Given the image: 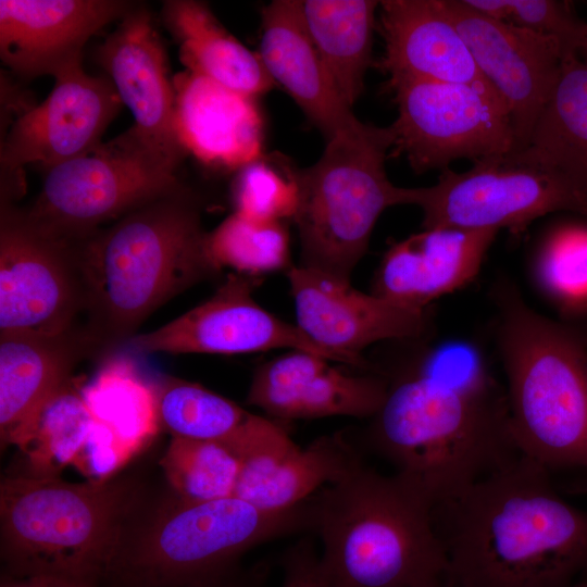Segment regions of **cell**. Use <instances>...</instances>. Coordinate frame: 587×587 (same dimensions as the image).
Returning a JSON list of instances; mask_svg holds the SVG:
<instances>
[{
	"instance_id": "obj_1",
	"label": "cell",
	"mask_w": 587,
	"mask_h": 587,
	"mask_svg": "<svg viewBox=\"0 0 587 587\" xmlns=\"http://www.w3.org/2000/svg\"><path fill=\"white\" fill-rule=\"evenodd\" d=\"M384 376L387 395L371 417L364 447L420 482L435 503L522 454L505 388L470 348H441Z\"/></svg>"
},
{
	"instance_id": "obj_2",
	"label": "cell",
	"mask_w": 587,
	"mask_h": 587,
	"mask_svg": "<svg viewBox=\"0 0 587 587\" xmlns=\"http://www.w3.org/2000/svg\"><path fill=\"white\" fill-rule=\"evenodd\" d=\"M433 521L453 587H573L587 582V511L520 454L437 501Z\"/></svg>"
},
{
	"instance_id": "obj_3",
	"label": "cell",
	"mask_w": 587,
	"mask_h": 587,
	"mask_svg": "<svg viewBox=\"0 0 587 587\" xmlns=\"http://www.w3.org/2000/svg\"><path fill=\"white\" fill-rule=\"evenodd\" d=\"M200 211L182 188L77 243L89 326L98 347L127 341L159 307L220 270Z\"/></svg>"
},
{
	"instance_id": "obj_4",
	"label": "cell",
	"mask_w": 587,
	"mask_h": 587,
	"mask_svg": "<svg viewBox=\"0 0 587 587\" xmlns=\"http://www.w3.org/2000/svg\"><path fill=\"white\" fill-rule=\"evenodd\" d=\"M311 505L332 587H420L446 575L435 500L416 479L363 462L312 495Z\"/></svg>"
},
{
	"instance_id": "obj_5",
	"label": "cell",
	"mask_w": 587,
	"mask_h": 587,
	"mask_svg": "<svg viewBox=\"0 0 587 587\" xmlns=\"http://www.w3.org/2000/svg\"><path fill=\"white\" fill-rule=\"evenodd\" d=\"M494 292L519 451L551 473L587 470V339L575 324L534 311L511 284Z\"/></svg>"
},
{
	"instance_id": "obj_6",
	"label": "cell",
	"mask_w": 587,
	"mask_h": 587,
	"mask_svg": "<svg viewBox=\"0 0 587 587\" xmlns=\"http://www.w3.org/2000/svg\"><path fill=\"white\" fill-rule=\"evenodd\" d=\"M140 500V487L126 477L87 483L32 473L4 477L0 546L9 575L107 580Z\"/></svg>"
},
{
	"instance_id": "obj_7",
	"label": "cell",
	"mask_w": 587,
	"mask_h": 587,
	"mask_svg": "<svg viewBox=\"0 0 587 587\" xmlns=\"http://www.w3.org/2000/svg\"><path fill=\"white\" fill-rule=\"evenodd\" d=\"M311 529V497L271 511L234 497L187 501L172 492L145 520H134L107 580L113 587H199L238 566L251 548Z\"/></svg>"
},
{
	"instance_id": "obj_8",
	"label": "cell",
	"mask_w": 587,
	"mask_h": 587,
	"mask_svg": "<svg viewBox=\"0 0 587 587\" xmlns=\"http://www.w3.org/2000/svg\"><path fill=\"white\" fill-rule=\"evenodd\" d=\"M394 142L390 125L357 118L326 140L314 164L295 171L300 265L350 282L380 214L394 205H415L417 188L398 187L386 174Z\"/></svg>"
},
{
	"instance_id": "obj_9",
	"label": "cell",
	"mask_w": 587,
	"mask_h": 587,
	"mask_svg": "<svg viewBox=\"0 0 587 587\" xmlns=\"http://www.w3.org/2000/svg\"><path fill=\"white\" fill-rule=\"evenodd\" d=\"M180 161L130 127L89 154L46 171L39 196L22 213L51 236L82 241L104 223L182 189Z\"/></svg>"
},
{
	"instance_id": "obj_10",
	"label": "cell",
	"mask_w": 587,
	"mask_h": 587,
	"mask_svg": "<svg viewBox=\"0 0 587 587\" xmlns=\"http://www.w3.org/2000/svg\"><path fill=\"white\" fill-rule=\"evenodd\" d=\"M398 116L392 151L415 172L507 154L515 136L507 105L487 83L389 78Z\"/></svg>"
},
{
	"instance_id": "obj_11",
	"label": "cell",
	"mask_w": 587,
	"mask_h": 587,
	"mask_svg": "<svg viewBox=\"0 0 587 587\" xmlns=\"http://www.w3.org/2000/svg\"><path fill=\"white\" fill-rule=\"evenodd\" d=\"M415 205L423 211V229L504 227L521 233L552 212L587 215V193L509 152L475 161L465 172L442 170L435 185L417 188Z\"/></svg>"
},
{
	"instance_id": "obj_12",
	"label": "cell",
	"mask_w": 587,
	"mask_h": 587,
	"mask_svg": "<svg viewBox=\"0 0 587 587\" xmlns=\"http://www.w3.org/2000/svg\"><path fill=\"white\" fill-rule=\"evenodd\" d=\"M86 310L77 242L51 236L8 204L0 225V334L54 337Z\"/></svg>"
},
{
	"instance_id": "obj_13",
	"label": "cell",
	"mask_w": 587,
	"mask_h": 587,
	"mask_svg": "<svg viewBox=\"0 0 587 587\" xmlns=\"http://www.w3.org/2000/svg\"><path fill=\"white\" fill-rule=\"evenodd\" d=\"M122 105L111 80L86 73L82 61L61 71L49 96L16 117L1 141L5 192L13 195L14 183L22 188L27 164L46 172L92 152Z\"/></svg>"
},
{
	"instance_id": "obj_14",
	"label": "cell",
	"mask_w": 587,
	"mask_h": 587,
	"mask_svg": "<svg viewBox=\"0 0 587 587\" xmlns=\"http://www.w3.org/2000/svg\"><path fill=\"white\" fill-rule=\"evenodd\" d=\"M126 345L142 353L239 354L271 349L305 351L332 362L342 359L262 308L248 275L229 274L204 302L159 328L134 335Z\"/></svg>"
},
{
	"instance_id": "obj_15",
	"label": "cell",
	"mask_w": 587,
	"mask_h": 587,
	"mask_svg": "<svg viewBox=\"0 0 587 587\" xmlns=\"http://www.w3.org/2000/svg\"><path fill=\"white\" fill-rule=\"evenodd\" d=\"M297 326L345 364L370 369L361 351L383 340H416L426 336L430 317L375 294H365L321 271L302 265L287 270Z\"/></svg>"
},
{
	"instance_id": "obj_16",
	"label": "cell",
	"mask_w": 587,
	"mask_h": 587,
	"mask_svg": "<svg viewBox=\"0 0 587 587\" xmlns=\"http://www.w3.org/2000/svg\"><path fill=\"white\" fill-rule=\"evenodd\" d=\"M482 76L510 113L515 148L522 149L547 102L566 52L551 38L486 17L464 0H441Z\"/></svg>"
},
{
	"instance_id": "obj_17",
	"label": "cell",
	"mask_w": 587,
	"mask_h": 587,
	"mask_svg": "<svg viewBox=\"0 0 587 587\" xmlns=\"http://www.w3.org/2000/svg\"><path fill=\"white\" fill-rule=\"evenodd\" d=\"M133 5L117 0H1L0 57L21 78L80 62L88 39Z\"/></svg>"
},
{
	"instance_id": "obj_18",
	"label": "cell",
	"mask_w": 587,
	"mask_h": 587,
	"mask_svg": "<svg viewBox=\"0 0 587 587\" xmlns=\"http://www.w3.org/2000/svg\"><path fill=\"white\" fill-rule=\"evenodd\" d=\"M314 353L291 350L260 365L247 403L283 420L373 417L388 389L383 374L351 375Z\"/></svg>"
},
{
	"instance_id": "obj_19",
	"label": "cell",
	"mask_w": 587,
	"mask_h": 587,
	"mask_svg": "<svg viewBox=\"0 0 587 587\" xmlns=\"http://www.w3.org/2000/svg\"><path fill=\"white\" fill-rule=\"evenodd\" d=\"M97 49V60L134 116L132 128L150 146L183 160L174 127L175 91L164 47L150 13L133 8Z\"/></svg>"
},
{
	"instance_id": "obj_20",
	"label": "cell",
	"mask_w": 587,
	"mask_h": 587,
	"mask_svg": "<svg viewBox=\"0 0 587 587\" xmlns=\"http://www.w3.org/2000/svg\"><path fill=\"white\" fill-rule=\"evenodd\" d=\"M498 229H423L385 253L373 294L394 303L425 310L435 299L469 284L478 273Z\"/></svg>"
},
{
	"instance_id": "obj_21",
	"label": "cell",
	"mask_w": 587,
	"mask_h": 587,
	"mask_svg": "<svg viewBox=\"0 0 587 587\" xmlns=\"http://www.w3.org/2000/svg\"><path fill=\"white\" fill-rule=\"evenodd\" d=\"M97 342L87 329L46 337L0 334L1 446L20 447L45 403Z\"/></svg>"
},
{
	"instance_id": "obj_22",
	"label": "cell",
	"mask_w": 587,
	"mask_h": 587,
	"mask_svg": "<svg viewBox=\"0 0 587 587\" xmlns=\"http://www.w3.org/2000/svg\"><path fill=\"white\" fill-rule=\"evenodd\" d=\"M379 9L378 66L389 78L487 83L441 0H385Z\"/></svg>"
},
{
	"instance_id": "obj_23",
	"label": "cell",
	"mask_w": 587,
	"mask_h": 587,
	"mask_svg": "<svg viewBox=\"0 0 587 587\" xmlns=\"http://www.w3.org/2000/svg\"><path fill=\"white\" fill-rule=\"evenodd\" d=\"M173 86L174 127L186 152L238 168L262 157V118L254 98L189 71L176 75Z\"/></svg>"
},
{
	"instance_id": "obj_24",
	"label": "cell",
	"mask_w": 587,
	"mask_h": 587,
	"mask_svg": "<svg viewBox=\"0 0 587 587\" xmlns=\"http://www.w3.org/2000/svg\"><path fill=\"white\" fill-rule=\"evenodd\" d=\"M258 53L273 83L292 98L325 140L357 120L305 28L300 0H275L263 7Z\"/></svg>"
},
{
	"instance_id": "obj_25",
	"label": "cell",
	"mask_w": 587,
	"mask_h": 587,
	"mask_svg": "<svg viewBox=\"0 0 587 587\" xmlns=\"http://www.w3.org/2000/svg\"><path fill=\"white\" fill-rule=\"evenodd\" d=\"M161 428L172 437L218 442L239 457H288L300 448L274 421L176 377L155 384Z\"/></svg>"
},
{
	"instance_id": "obj_26",
	"label": "cell",
	"mask_w": 587,
	"mask_h": 587,
	"mask_svg": "<svg viewBox=\"0 0 587 587\" xmlns=\"http://www.w3.org/2000/svg\"><path fill=\"white\" fill-rule=\"evenodd\" d=\"M363 462L361 451L340 433L322 436L284 458L242 457L233 497L262 510H285Z\"/></svg>"
},
{
	"instance_id": "obj_27",
	"label": "cell",
	"mask_w": 587,
	"mask_h": 587,
	"mask_svg": "<svg viewBox=\"0 0 587 587\" xmlns=\"http://www.w3.org/2000/svg\"><path fill=\"white\" fill-rule=\"evenodd\" d=\"M511 153L559 174L587 193V51L564 53L526 145Z\"/></svg>"
},
{
	"instance_id": "obj_28",
	"label": "cell",
	"mask_w": 587,
	"mask_h": 587,
	"mask_svg": "<svg viewBox=\"0 0 587 587\" xmlns=\"http://www.w3.org/2000/svg\"><path fill=\"white\" fill-rule=\"evenodd\" d=\"M162 15L187 71L252 98L272 89L274 83L259 53L235 38L205 3L165 1Z\"/></svg>"
},
{
	"instance_id": "obj_29",
	"label": "cell",
	"mask_w": 587,
	"mask_h": 587,
	"mask_svg": "<svg viewBox=\"0 0 587 587\" xmlns=\"http://www.w3.org/2000/svg\"><path fill=\"white\" fill-rule=\"evenodd\" d=\"M82 395L93 432L129 460L161 428L155 384H150L126 355L108 357Z\"/></svg>"
},
{
	"instance_id": "obj_30",
	"label": "cell",
	"mask_w": 587,
	"mask_h": 587,
	"mask_svg": "<svg viewBox=\"0 0 587 587\" xmlns=\"http://www.w3.org/2000/svg\"><path fill=\"white\" fill-rule=\"evenodd\" d=\"M379 4L374 0L300 1L305 28L340 98L351 109L372 63Z\"/></svg>"
},
{
	"instance_id": "obj_31",
	"label": "cell",
	"mask_w": 587,
	"mask_h": 587,
	"mask_svg": "<svg viewBox=\"0 0 587 587\" xmlns=\"http://www.w3.org/2000/svg\"><path fill=\"white\" fill-rule=\"evenodd\" d=\"M92 429L82 385L72 377L45 403L18 448L27 454L32 474L55 476L67 464L80 465Z\"/></svg>"
},
{
	"instance_id": "obj_32",
	"label": "cell",
	"mask_w": 587,
	"mask_h": 587,
	"mask_svg": "<svg viewBox=\"0 0 587 587\" xmlns=\"http://www.w3.org/2000/svg\"><path fill=\"white\" fill-rule=\"evenodd\" d=\"M160 464L174 495L209 501L233 497L241 457L218 442L172 437Z\"/></svg>"
},
{
	"instance_id": "obj_33",
	"label": "cell",
	"mask_w": 587,
	"mask_h": 587,
	"mask_svg": "<svg viewBox=\"0 0 587 587\" xmlns=\"http://www.w3.org/2000/svg\"><path fill=\"white\" fill-rule=\"evenodd\" d=\"M207 250L221 271L261 275L290 267L289 236L279 221H257L236 212L207 235Z\"/></svg>"
},
{
	"instance_id": "obj_34",
	"label": "cell",
	"mask_w": 587,
	"mask_h": 587,
	"mask_svg": "<svg viewBox=\"0 0 587 587\" xmlns=\"http://www.w3.org/2000/svg\"><path fill=\"white\" fill-rule=\"evenodd\" d=\"M536 275L565 313L587 316V227L567 225L551 233L538 253Z\"/></svg>"
},
{
	"instance_id": "obj_35",
	"label": "cell",
	"mask_w": 587,
	"mask_h": 587,
	"mask_svg": "<svg viewBox=\"0 0 587 587\" xmlns=\"http://www.w3.org/2000/svg\"><path fill=\"white\" fill-rule=\"evenodd\" d=\"M233 185L236 213L257 221L294 217L298 204L295 171H279L262 157L238 168Z\"/></svg>"
},
{
	"instance_id": "obj_36",
	"label": "cell",
	"mask_w": 587,
	"mask_h": 587,
	"mask_svg": "<svg viewBox=\"0 0 587 587\" xmlns=\"http://www.w3.org/2000/svg\"><path fill=\"white\" fill-rule=\"evenodd\" d=\"M508 23L551 37L565 51H583L587 42V23L580 21L566 1L507 0Z\"/></svg>"
},
{
	"instance_id": "obj_37",
	"label": "cell",
	"mask_w": 587,
	"mask_h": 587,
	"mask_svg": "<svg viewBox=\"0 0 587 587\" xmlns=\"http://www.w3.org/2000/svg\"><path fill=\"white\" fill-rule=\"evenodd\" d=\"M280 565L282 587H332L322 572L314 544L308 537L284 552Z\"/></svg>"
},
{
	"instance_id": "obj_38",
	"label": "cell",
	"mask_w": 587,
	"mask_h": 587,
	"mask_svg": "<svg viewBox=\"0 0 587 587\" xmlns=\"http://www.w3.org/2000/svg\"><path fill=\"white\" fill-rule=\"evenodd\" d=\"M270 573V562L261 560L247 569L238 565L225 575L199 587H264Z\"/></svg>"
},
{
	"instance_id": "obj_39",
	"label": "cell",
	"mask_w": 587,
	"mask_h": 587,
	"mask_svg": "<svg viewBox=\"0 0 587 587\" xmlns=\"http://www.w3.org/2000/svg\"><path fill=\"white\" fill-rule=\"evenodd\" d=\"M39 576L42 578V587H99V584L79 578L55 575Z\"/></svg>"
},
{
	"instance_id": "obj_40",
	"label": "cell",
	"mask_w": 587,
	"mask_h": 587,
	"mask_svg": "<svg viewBox=\"0 0 587 587\" xmlns=\"http://www.w3.org/2000/svg\"><path fill=\"white\" fill-rule=\"evenodd\" d=\"M1 587H42L41 576L15 577L5 576L1 580Z\"/></svg>"
},
{
	"instance_id": "obj_41",
	"label": "cell",
	"mask_w": 587,
	"mask_h": 587,
	"mask_svg": "<svg viewBox=\"0 0 587 587\" xmlns=\"http://www.w3.org/2000/svg\"><path fill=\"white\" fill-rule=\"evenodd\" d=\"M420 587H453V586L449 583L446 576H444L437 580H434L432 583L425 584Z\"/></svg>"
},
{
	"instance_id": "obj_42",
	"label": "cell",
	"mask_w": 587,
	"mask_h": 587,
	"mask_svg": "<svg viewBox=\"0 0 587 587\" xmlns=\"http://www.w3.org/2000/svg\"><path fill=\"white\" fill-rule=\"evenodd\" d=\"M575 325L579 328V330L583 333V335L587 339V316L578 317Z\"/></svg>"
},
{
	"instance_id": "obj_43",
	"label": "cell",
	"mask_w": 587,
	"mask_h": 587,
	"mask_svg": "<svg viewBox=\"0 0 587 587\" xmlns=\"http://www.w3.org/2000/svg\"><path fill=\"white\" fill-rule=\"evenodd\" d=\"M573 587H587V582L586 583H580V584L575 585Z\"/></svg>"
},
{
	"instance_id": "obj_44",
	"label": "cell",
	"mask_w": 587,
	"mask_h": 587,
	"mask_svg": "<svg viewBox=\"0 0 587 587\" xmlns=\"http://www.w3.org/2000/svg\"><path fill=\"white\" fill-rule=\"evenodd\" d=\"M583 51H587V43H586L585 49Z\"/></svg>"
}]
</instances>
